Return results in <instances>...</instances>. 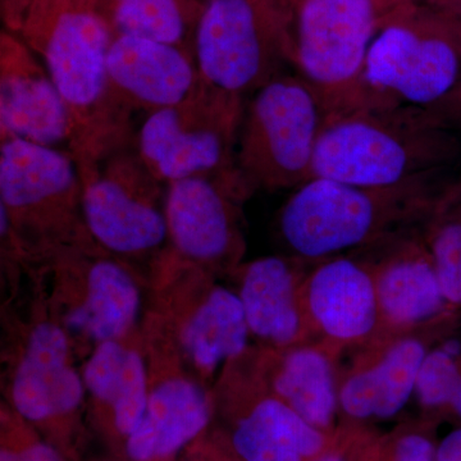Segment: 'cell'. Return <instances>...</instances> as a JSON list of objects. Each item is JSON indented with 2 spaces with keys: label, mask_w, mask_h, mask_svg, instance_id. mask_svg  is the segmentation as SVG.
I'll return each instance as SVG.
<instances>
[{
  "label": "cell",
  "mask_w": 461,
  "mask_h": 461,
  "mask_svg": "<svg viewBox=\"0 0 461 461\" xmlns=\"http://www.w3.org/2000/svg\"><path fill=\"white\" fill-rule=\"evenodd\" d=\"M461 136L429 109L366 104L326 114L312 177L393 187L459 175Z\"/></svg>",
  "instance_id": "obj_1"
},
{
  "label": "cell",
  "mask_w": 461,
  "mask_h": 461,
  "mask_svg": "<svg viewBox=\"0 0 461 461\" xmlns=\"http://www.w3.org/2000/svg\"><path fill=\"white\" fill-rule=\"evenodd\" d=\"M20 33L41 57L68 108L74 123L68 153L77 165L131 142L132 130L121 122L109 98L114 35L99 0H35Z\"/></svg>",
  "instance_id": "obj_2"
},
{
  "label": "cell",
  "mask_w": 461,
  "mask_h": 461,
  "mask_svg": "<svg viewBox=\"0 0 461 461\" xmlns=\"http://www.w3.org/2000/svg\"><path fill=\"white\" fill-rule=\"evenodd\" d=\"M424 178L393 187H366L312 177L295 187L278 215V233L291 256L326 260L426 221L441 191L456 177Z\"/></svg>",
  "instance_id": "obj_3"
},
{
  "label": "cell",
  "mask_w": 461,
  "mask_h": 461,
  "mask_svg": "<svg viewBox=\"0 0 461 461\" xmlns=\"http://www.w3.org/2000/svg\"><path fill=\"white\" fill-rule=\"evenodd\" d=\"M2 232L27 264L72 248H100L83 209V182L68 151L17 138L0 145Z\"/></svg>",
  "instance_id": "obj_4"
},
{
  "label": "cell",
  "mask_w": 461,
  "mask_h": 461,
  "mask_svg": "<svg viewBox=\"0 0 461 461\" xmlns=\"http://www.w3.org/2000/svg\"><path fill=\"white\" fill-rule=\"evenodd\" d=\"M50 317L66 330L77 357L99 344L140 332L147 286L131 267L102 248H72L33 267Z\"/></svg>",
  "instance_id": "obj_5"
},
{
  "label": "cell",
  "mask_w": 461,
  "mask_h": 461,
  "mask_svg": "<svg viewBox=\"0 0 461 461\" xmlns=\"http://www.w3.org/2000/svg\"><path fill=\"white\" fill-rule=\"evenodd\" d=\"M77 165V163H76ZM85 222L103 250L149 276L169 248L165 185L130 144L78 163Z\"/></svg>",
  "instance_id": "obj_6"
},
{
  "label": "cell",
  "mask_w": 461,
  "mask_h": 461,
  "mask_svg": "<svg viewBox=\"0 0 461 461\" xmlns=\"http://www.w3.org/2000/svg\"><path fill=\"white\" fill-rule=\"evenodd\" d=\"M204 80L244 99L296 67L290 0H208L194 41Z\"/></svg>",
  "instance_id": "obj_7"
},
{
  "label": "cell",
  "mask_w": 461,
  "mask_h": 461,
  "mask_svg": "<svg viewBox=\"0 0 461 461\" xmlns=\"http://www.w3.org/2000/svg\"><path fill=\"white\" fill-rule=\"evenodd\" d=\"M213 273L167 249L148 286L149 309L177 346L185 366L206 387L224 366L247 350L249 330L238 293L218 285Z\"/></svg>",
  "instance_id": "obj_8"
},
{
  "label": "cell",
  "mask_w": 461,
  "mask_h": 461,
  "mask_svg": "<svg viewBox=\"0 0 461 461\" xmlns=\"http://www.w3.org/2000/svg\"><path fill=\"white\" fill-rule=\"evenodd\" d=\"M372 104L432 108L461 81V32L423 0L391 12L369 50Z\"/></svg>",
  "instance_id": "obj_9"
},
{
  "label": "cell",
  "mask_w": 461,
  "mask_h": 461,
  "mask_svg": "<svg viewBox=\"0 0 461 461\" xmlns=\"http://www.w3.org/2000/svg\"><path fill=\"white\" fill-rule=\"evenodd\" d=\"M406 0H300L295 71L326 114L372 104L366 59L375 35Z\"/></svg>",
  "instance_id": "obj_10"
},
{
  "label": "cell",
  "mask_w": 461,
  "mask_h": 461,
  "mask_svg": "<svg viewBox=\"0 0 461 461\" xmlns=\"http://www.w3.org/2000/svg\"><path fill=\"white\" fill-rule=\"evenodd\" d=\"M326 112L296 71L273 78L245 104L238 168L254 191L291 189L313 175Z\"/></svg>",
  "instance_id": "obj_11"
},
{
  "label": "cell",
  "mask_w": 461,
  "mask_h": 461,
  "mask_svg": "<svg viewBox=\"0 0 461 461\" xmlns=\"http://www.w3.org/2000/svg\"><path fill=\"white\" fill-rule=\"evenodd\" d=\"M247 99L198 76L181 102L147 115L136 149L150 172L171 182L235 171Z\"/></svg>",
  "instance_id": "obj_12"
},
{
  "label": "cell",
  "mask_w": 461,
  "mask_h": 461,
  "mask_svg": "<svg viewBox=\"0 0 461 461\" xmlns=\"http://www.w3.org/2000/svg\"><path fill=\"white\" fill-rule=\"evenodd\" d=\"M32 278L35 302L29 320L9 326L5 393L12 411L23 420L47 426L77 417L86 390L71 339L48 313L41 285Z\"/></svg>",
  "instance_id": "obj_13"
},
{
  "label": "cell",
  "mask_w": 461,
  "mask_h": 461,
  "mask_svg": "<svg viewBox=\"0 0 461 461\" xmlns=\"http://www.w3.org/2000/svg\"><path fill=\"white\" fill-rule=\"evenodd\" d=\"M149 371L147 411L126 439L131 461H165L190 444L211 421V390L185 366L177 346L153 314L141 326Z\"/></svg>",
  "instance_id": "obj_14"
},
{
  "label": "cell",
  "mask_w": 461,
  "mask_h": 461,
  "mask_svg": "<svg viewBox=\"0 0 461 461\" xmlns=\"http://www.w3.org/2000/svg\"><path fill=\"white\" fill-rule=\"evenodd\" d=\"M253 193L239 169L167 185L166 220L172 253L213 275L233 271L245 250L241 204Z\"/></svg>",
  "instance_id": "obj_15"
},
{
  "label": "cell",
  "mask_w": 461,
  "mask_h": 461,
  "mask_svg": "<svg viewBox=\"0 0 461 461\" xmlns=\"http://www.w3.org/2000/svg\"><path fill=\"white\" fill-rule=\"evenodd\" d=\"M0 138H17L44 147L65 144L74 123L50 72L32 50L12 36H0Z\"/></svg>",
  "instance_id": "obj_16"
},
{
  "label": "cell",
  "mask_w": 461,
  "mask_h": 461,
  "mask_svg": "<svg viewBox=\"0 0 461 461\" xmlns=\"http://www.w3.org/2000/svg\"><path fill=\"white\" fill-rule=\"evenodd\" d=\"M107 69L112 107L129 129L136 112L149 115L181 102L199 76L186 51L133 36L114 38Z\"/></svg>",
  "instance_id": "obj_17"
},
{
  "label": "cell",
  "mask_w": 461,
  "mask_h": 461,
  "mask_svg": "<svg viewBox=\"0 0 461 461\" xmlns=\"http://www.w3.org/2000/svg\"><path fill=\"white\" fill-rule=\"evenodd\" d=\"M86 402L108 418L114 432L129 438L147 411L149 371L142 332L102 342L84 360Z\"/></svg>",
  "instance_id": "obj_18"
},
{
  "label": "cell",
  "mask_w": 461,
  "mask_h": 461,
  "mask_svg": "<svg viewBox=\"0 0 461 461\" xmlns=\"http://www.w3.org/2000/svg\"><path fill=\"white\" fill-rule=\"evenodd\" d=\"M312 318L329 338L357 341L372 332L379 304L375 278L350 258L323 260L306 281Z\"/></svg>",
  "instance_id": "obj_19"
},
{
  "label": "cell",
  "mask_w": 461,
  "mask_h": 461,
  "mask_svg": "<svg viewBox=\"0 0 461 461\" xmlns=\"http://www.w3.org/2000/svg\"><path fill=\"white\" fill-rule=\"evenodd\" d=\"M297 257H266L236 267L238 295L251 335L273 346L293 344L303 321L297 294Z\"/></svg>",
  "instance_id": "obj_20"
},
{
  "label": "cell",
  "mask_w": 461,
  "mask_h": 461,
  "mask_svg": "<svg viewBox=\"0 0 461 461\" xmlns=\"http://www.w3.org/2000/svg\"><path fill=\"white\" fill-rule=\"evenodd\" d=\"M232 445L244 461H306L323 455L326 437L273 395L260 399L238 421Z\"/></svg>",
  "instance_id": "obj_21"
},
{
  "label": "cell",
  "mask_w": 461,
  "mask_h": 461,
  "mask_svg": "<svg viewBox=\"0 0 461 461\" xmlns=\"http://www.w3.org/2000/svg\"><path fill=\"white\" fill-rule=\"evenodd\" d=\"M379 311L395 324L435 318L448 304L424 240H406L375 277Z\"/></svg>",
  "instance_id": "obj_22"
},
{
  "label": "cell",
  "mask_w": 461,
  "mask_h": 461,
  "mask_svg": "<svg viewBox=\"0 0 461 461\" xmlns=\"http://www.w3.org/2000/svg\"><path fill=\"white\" fill-rule=\"evenodd\" d=\"M426 355V348L418 339L396 342L375 366L357 372L345 382L339 393V405L355 420L395 417L415 393Z\"/></svg>",
  "instance_id": "obj_23"
},
{
  "label": "cell",
  "mask_w": 461,
  "mask_h": 461,
  "mask_svg": "<svg viewBox=\"0 0 461 461\" xmlns=\"http://www.w3.org/2000/svg\"><path fill=\"white\" fill-rule=\"evenodd\" d=\"M275 396L317 429H329L338 409L333 369L329 357L312 348L288 351L272 375Z\"/></svg>",
  "instance_id": "obj_24"
},
{
  "label": "cell",
  "mask_w": 461,
  "mask_h": 461,
  "mask_svg": "<svg viewBox=\"0 0 461 461\" xmlns=\"http://www.w3.org/2000/svg\"><path fill=\"white\" fill-rule=\"evenodd\" d=\"M100 14L117 36H133L186 51L195 59L190 30L196 32L203 8L186 0H99Z\"/></svg>",
  "instance_id": "obj_25"
},
{
  "label": "cell",
  "mask_w": 461,
  "mask_h": 461,
  "mask_svg": "<svg viewBox=\"0 0 461 461\" xmlns=\"http://www.w3.org/2000/svg\"><path fill=\"white\" fill-rule=\"evenodd\" d=\"M424 244L448 305H461V173L436 199L426 218Z\"/></svg>",
  "instance_id": "obj_26"
},
{
  "label": "cell",
  "mask_w": 461,
  "mask_h": 461,
  "mask_svg": "<svg viewBox=\"0 0 461 461\" xmlns=\"http://www.w3.org/2000/svg\"><path fill=\"white\" fill-rule=\"evenodd\" d=\"M459 357L442 348L424 357L418 373L415 393L426 408L450 405L461 382Z\"/></svg>",
  "instance_id": "obj_27"
},
{
  "label": "cell",
  "mask_w": 461,
  "mask_h": 461,
  "mask_svg": "<svg viewBox=\"0 0 461 461\" xmlns=\"http://www.w3.org/2000/svg\"><path fill=\"white\" fill-rule=\"evenodd\" d=\"M0 461H65L56 447L41 441L21 446H3Z\"/></svg>",
  "instance_id": "obj_28"
},
{
  "label": "cell",
  "mask_w": 461,
  "mask_h": 461,
  "mask_svg": "<svg viewBox=\"0 0 461 461\" xmlns=\"http://www.w3.org/2000/svg\"><path fill=\"white\" fill-rule=\"evenodd\" d=\"M391 461H436V448L427 437L406 435L396 442Z\"/></svg>",
  "instance_id": "obj_29"
},
{
  "label": "cell",
  "mask_w": 461,
  "mask_h": 461,
  "mask_svg": "<svg viewBox=\"0 0 461 461\" xmlns=\"http://www.w3.org/2000/svg\"><path fill=\"white\" fill-rule=\"evenodd\" d=\"M429 109L445 126L461 136V81L442 102Z\"/></svg>",
  "instance_id": "obj_30"
},
{
  "label": "cell",
  "mask_w": 461,
  "mask_h": 461,
  "mask_svg": "<svg viewBox=\"0 0 461 461\" xmlns=\"http://www.w3.org/2000/svg\"><path fill=\"white\" fill-rule=\"evenodd\" d=\"M35 0H0L3 23L9 32H21Z\"/></svg>",
  "instance_id": "obj_31"
},
{
  "label": "cell",
  "mask_w": 461,
  "mask_h": 461,
  "mask_svg": "<svg viewBox=\"0 0 461 461\" xmlns=\"http://www.w3.org/2000/svg\"><path fill=\"white\" fill-rule=\"evenodd\" d=\"M436 461H461V429L444 437L436 448Z\"/></svg>",
  "instance_id": "obj_32"
},
{
  "label": "cell",
  "mask_w": 461,
  "mask_h": 461,
  "mask_svg": "<svg viewBox=\"0 0 461 461\" xmlns=\"http://www.w3.org/2000/svg\"><path fill=\"white\" fill-rule=\"evenodd\" d=\"M461 32V0H423Z\"/></svg>",
  "instance_id": "obj_33"
},
{
  "label": "cell",
  "mask_w": 461,
  "mask_h": 461,
  "mask_svg": "<svg viewBox=\"0 0 461 461\" xmlns=\"http://www.w3.org/2000/svg\"><path fill=\"white\" fill-rule=\"evenodd\" d=\"M448 406H450L451 411H453L461 420V382L459 387H457L456 393H454L450 405Z\"/></svg>",
  "instance_id": "obj_34"
},
{
  "label": "cell",
  "mask_w": 461,
  "mask_h": 461,
  "mask_svg": "<svg viewBox=\"0 0 461 461\" xmlns=\"http://www.w3.org/2000/svg\"><path fill=\"white\" fill-rule=\"evenodd\" d=\"M314 461H344L339 455L336 454H326L321 455L320 457H317Z\"/></svg>",
  "instance_id": "obj_35"
},
{
  "label": "cell",
  "mask_w": 461,
  "mask_h": 461,
  "mask_svg": "<svg viewBox=\"0 0 461 461\" xmlns=\"http://www.w3.org/2000/svg\"><path fill=\"white\" fill-rule=\"evenodd\" d=\"M291 5H294V8L296 7L297 5H299L300 0H290Z\"/></svg>",
  "instance_id": "obj_36"
},
{
  "label": "cell",
  "mask_w": 461,
  "mask_h": 461,
  "mask_svg": "<svg viewBox=\"0 0 461 461\" xmlns=\"http://www.w3.org/2000/svg\"><path fill=\"white\" fill-rule=\"evenodd\" d=\"M406 2H415V0H406Z\"/></svg>",
  "instance_id": "obj_37"
}]
</instances>
